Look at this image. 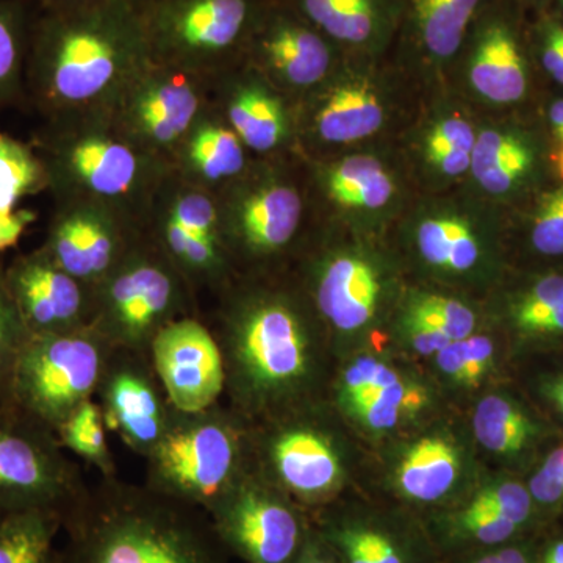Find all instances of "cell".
<instances>
[{"instance_id": "obj_4", "label": "cell", "mask_w": 563, "mask_h": 563, "mask_svg": "<svg viewBox=\"0 0 563 563\" xmlns=\"http://www.w3.org/2000/svg\"><path fill=\"white\" fill-rule=\"evenodd\" d=\"M31 143L46 166L54 202H106L144 225L173 172L172 163L129 140L107 111L44 121Z\"/></svg>"}, {"instance_id": "obj_54", "label": "cell", "mask_w": 563, "mask_h": 563, "mask_svg": "<svg viewBox=\"0 0 563 563\" xmlns=\"http://www.w3.org/2000/svg\"><path fill=\"white\" fill-rule=\"evenodd\" d=\"M296 563H340V561L336 559V555L333 554L331 548H329L325 542H322L320 536H318L313 529L312 539H310L301 558H299Z\"/></svg>"}, {"instance_id": "obj_46", "label": "cell", "mask_w": 563, "mask_h": 563, "mask_svg": "<svg viewBox=\"0 0 563 563\" xmlns=\"http://www.w3.org/2000/svg\"><path fill=\"white\" fill-rule=\"evenodd\" d=\"M501 512L520 528H526L533 514V499L529 488L518 483H496L487 485L473 496Z\"/></svg>"}, {"instance_id": "obj_24", "label": "cell", "mask_w": 563, "mask_h": 563, "mask_svg": "<svg viewBox=\"0 0 563 563\" xmlns=\"http://www.w3.org/2000/svg\"><path fill=\"white\" fill-rule=\"evenodd\" d=\"M250 154L210 102L174 152L173 174L214 195L243 174L250 166Z\"/></svg>"}, {"instance_id": "obj_47", "label": "cell", "mask_w": 563, "mask_h": 563, "mask_svg": "<svg viewBox=\"0 0 563 563\" xmlns=\"http://www.w3.org/2000/svg\"><path fill=\"white\" fill-rule=\"evenodd\" d=\"M533 503L558 506L563 503V446L558 448L544 461L529 484Z\"/></svg>"}, {"instance_id": "obj_58", "label": "cell", "mask_w": 563, "mask_h": 563, "mask_svg": "<svg viewBox=\"0 0 563 563\" xmlns=\"http://www.w3.org/2000/svg\"><path fill=\"white\" fill-rule=\"evenodd\" d=\"M550 391L551 398H553V401L558 404L559 409H561V412L563 413V376L559 377V379L551 385Z\"/></svg>"}, {"instance_id": "obj_19", "label": "cell", "mask_w": 563, "mask_h": 563, "mask_svg": "<svg viewBox=\"0 0 563 563\" xmlns=\"http://www.w3.org/2000/svg\"><path fill=\"white\" fill-rule=\"evenodd\" d=\"M5 279L31 335L90 325L92 288L65 272L43 247L21 252L5 263Z\"/></svg>"}, {"instance_id": "obj_11", "label": "cell", "mask_w": 563, "mask_h": 563, "mask_svg": "<svg viewBox=\"0 0 563 563\" xmlns=\"http://www.w3.org/2000/svg\"><path fill=\"white\" fill-rule=\"evenodd\" d=\"M207 514L229 554L246 563H296L313 536L307 510L254 468Z\"/></svg>"}, {"instance_id": "obj_2", "label": "cell", "mask_w": 563, "mask_h": 563, "mask_svg": "<svg viewBox=\"0 0 563 563\" xmlns=\"http://www.w3.org/2000/svg\"><path fill=\"white\" fill-rule=\"evenodd\" d=\"M209 325L220 343L225 399L251 421L288 412L310 391L317 343L301 295L236 276Z\"/></svg>"}, {"instance_id": "obj_1", "label": "cell", "mask_w": 563, "mask_h": 563, "mask_svg": "<svg viewBox=\"0 0 563 563\" xmlns=\"http://www.w3.org/2000/svg\"><path fill=\"white\" fill-rule=\"evenodd\" d=\"M151 62L139 10L129 0H85L33 18L25 103L43 121L109 110Z\"/></svg>"}, {"instance_id": "obj_21", "label": "cell", "mask_w": 563, "mask_h": 563, "mask_svg": "<svg viewBox=\"0 0 563 563\" xmlns=\"http://www.w3.org/2000/svg\"><path fill=\"white\" fill-rule=\"evenodd\" d=\"M296 106V133L307 143L350 144L368 139L384 122V106L369 80L350 77L340 63Z\"/></svg>"}, {"instance_id": "obj_57", "label": "cell", "mask_w": 563, "mask_h": 563, "mask_svg": "<svg viewBox=\"0 0 563 563\" xmlns=\"http://www.w3.org/2000/svg\"><path fill=\"white\" fill-rule=\"evenodd\" d=\"M512 2L517 3L523 11H536V14L550 10L553 5V0H512Z\"/></svg>"}, {"instance_id": "obj_42", "label": "cell", "mask_w": 563, "mask_h": 563, "mask_svg": "<svg viewBox=\"0 0 563 563\" xmlns=\"http://www.w3.org/2000/svg\"><path fill=\"white\" fill-rule=\"evenodd\" d=\"M409 312L431 322L451 342L468 339L476 328V317H474L473 310L468 309L465 303L459 302L457 299L446 298V296H417L410 302Z\"/></svg>"}, {"instance_id": "obj_9", "label": "cell", "mask_w": 563, "mask_h": 563, "mask_svg": "<svg viewBox=\"0 0 563 563\" xmlns=\"http://www.w3.org/2000/svg\"><path fill=\"white\" fill-rule=\"evenodd\" d=\"M111 351L90 325L31 335L18 355L5 402L57 432L81 404L96 398Z\"/></svg>"}, {"instance_id": "obj_51", "label": "cell", "mask_w": 563, "mask_h": 563, "mask_svg": "<svg viewBox=\"0 0 563 563\" xmlns=\"http://www.w3.org/2000/svg\"><path fill=\"white\" fill-rule=\"evenodd\" d=\"M459 563H533L531 554L520 544L506 543L501 547L474 551L462 558Z\"/></svg>"}, {"instance_id": "obj_31", "label": "cell", "mask_w": 563, "mask_h": 563, "mask_svg": "<svg viewBox=\"0 0 563 563\" xmlns=\"http://www.w3.org/2000/svg\"><path fill=\"white\" fill-rule=\"evenodd\" d=\"M318 180L328 199L343 209L379 210L395 192L390 174L368 155H352L321 168Z\"/></svg>"}, {"instance_id": "obj_61", "label": "cell", "mask_w": 563, "mask_h": 563, "mask_svg": "<svg viewBox=\"0 0 563 563\" xmlns=\"http://www.w3.org/2000/svg\"><path fill=\"white\" fill-rule=\"evenodd\" d=\"M0 517H2V512H0Z\"/></svg>"}, {"instance_id": "obj_43", "label": "cell", "mask_w": 563, "mask_h": 563, "mask_svg": "<svg viewBox=\"0 0 563 563\" xmlns=\"http://www.w3.org/2000/svg\"><path fill=\"white\" fill-rule=\"evenodd\" d=\"M531 57L539 62L544 73L563 85V18L554 10L537 13L536 21L528 24Z\"/></svg>"}, {"instance_id": "obj_36", "label": "cell", "mask_w": 563, "mask_h": 563, "mask_svg": "<svg viewBox=\"0 0 563 563\" xmlns=\"http://www.w3.org/2000/svg\"><path fill=\"white\" fill-rule=\"evenodd\" d=\"M107 424L96 399L81 404L58 428L57 437L65 451L92 466L102 479L118 476L117 461L107 440Z\"/></svg>"}, {"instance_id": "obj_3", "label": "cell", "mask_w": 563, "mask_h": 563, "mask_svg": "<svg viewBox=\"0 0 563 563\" xmlns=\"http://www.w3.org/2000/svg\"><path fill=\"white\" fill-rule=\"evenodd\" d=\"M62 563H229L209 514L120 477L90 485L63 518Z\"/></svg>"}, {"instance_id": "obj_15", "label": "cell", "mask_w": 563, "mask_h": 563, "mask_svg": "<svg viewBox=\"0 0 563 563\" xmlns=\"http://www.w3.org/2000/svg\"><path fill=\"white\" fill-rule=\"evenodd\" d=\"M274 420L268 432H252V468L303 509L324 506L343 483L331 439L302 418Z\"/></svg>"}, {"instance_id": "obj_26", "label": "cell", "mask_w": 563, "mask_h": 563, "mask_svg": "<svg viewBox=\"0 0 563 563\" xmlns=\"http://www.w3.org/2000/svg\"><path fill=\"white\" fill-rule=\"evenodd\" d=\"M313 529L340 563H429L417 537L383 518L333 515Z\"/></svg>"}, {"instance_id": "obj_6", "label": "cell", "mask_w": 563, "mask_h": 563, "mask_svg": "<svg viewBox=\"0 0 563 563\" xmlns=\"http://www.w3.org/2000/svg\"><path fill=\"white\" fill-rule=\"evenodd\" d=\"M199 313V298L150 233L92 288L90 328L111 347L150 354L173 321Z\"/></svg>"}, {"instance_id": "obj_10", "label": "cell", "mask_w": 563, "mask_h": 563, "mask_svg": "<svg viewBox=\"0 0 563 563\" xmlns=\"http://www.w3.org/2000/svg\"><path fill=\"white\" fill-rule=\"evenodd\" d=\"M88 487L57 432L0 402V512L43 509L65 518Z\"/></svg>"}, {"instance_id": "obj_27", "label": "cell", "mask_w": 563, "mask_h": 563, "mask_svg": "<svg viewBox=\"0 0 563 563\" xmlns=\"http://www.w3.org/2000/svg\"><path fill=\"white\" fill-rule=\"evenodd\" d=\"M146 232L179 269L198 298L201 295L217 298L235 279V269L221 243L188 231L155 203Z\"/></svg>"}, {"instance_id": "obj_48", "label": "cell", "mask_w": 563, "mask_h": 563, "mask_svg": "<svg viewBox=\"0 0 563 563\" xmlns=\"http://www.w3.org/2000/svg\"><path fill=\"white\" fill-rule=\"evenodd\" d=\"M465 350V385H477L488 372L495 355L492 340L484 335H470L463 340Z\"/></svg>"}, {"instance_id": "obj_38", "label": "cell", "mask_w": 563, "mask_h": 563, "mask_svg": "<svg viewBox=\"0 0 563 563\" xmlns=\"http://www.w3.org/2000/svg\"><path fill=\"white\" fill-rule=\"evenodd\" d=\"M155 206L188 231L211 242L221 243L213 192L187 184L172 172L155 199Z\"/></svg>"}, {"instance_id": "obj_20", "label": "cell", "mask_w": 563, "mask_h": 563, "mask_svg": "<svg viewBox=\"0 0 563 563\" xmlns=\"http://www.w3.org/2000/svg\"><path fill=\"white\" fill-rule=\"evenodd\" d=\"M211 106L251 154L274 157L298 140L295 102L246 62L214 77Z\"/></svg>"}, {"instance_id": "obj_32", "label": "cell", "mask_w": 563, "mask_h": 563, "mask_svg": "<svg viewBox=\"0 0 563 563\" xmlns=\"http://www.w3.org/2000/svg\"><path fill=\"white\" fill-rule=\"evenodd\" d=\"M35 11L32 0H0V113L25 103V68Z\"/></svg>"}, {"instance_id": "obj_17", "label": "cell", "mask_w": 563, "mask_h": 563, "mask_svg": "<svg viewBox=\"0 0 563 563\" xmlns=\"http://www.w3.org/2000/svg\"><path fill=\"white\" fill-rule=\"evenodd\" d=\"M525 13L512 0H493L463 44L459 57L470 84L488 102L510 106L528 92L532 57Z\"/></svg>"}, {"instance_id": "obj_16", "label": "cell", "mask_w": 563, "mask_h": 563, "mask_svg": "<svg viewBox=\"0 0 563 563\" xmlns=\"http://www.w3.org/2000/svg\"><path fill=\"white\" fill-rule=\"evenodd\" d=\"M107 429L133 454L146 459L174 412L150 354L113 347L96 391Z\"/></svg>"}, {"instance_id": "obj_22", "label": "cell", "mask_w": 563, "mask_h": 563, "mask_svg": "<svg viewBox=\"0 0 563 563\" xmlns=\"http://www.w3.org/2000/svg\"><path fill=\"white\" fill-rule=\"evenodd\" d=\"M380 280L358 255L333 254L309 266V298L322 321L339 332L368 324L376 313Z\"/></svg>"}, {"instance_id": "obj_8", "label": "cell", "mask_w": 563, "mask_h": 563, "mask_svg": "<svg viewBox=\"0 0 563 563\" xmlns=\"http://www.w3.org/2000/svg\"><path fill=\"white\" fill-rule=\"evenodd\" d=\"M262 158L214 192L222 247L236 276H254L282 257L302 228L301 188L287 169Z\"/></svg>"}, {"instance_id": "obj_60", "label": "cell", "mask_w": 563, "mask_h": 563, "mask_svg": "<svg viewBox=\"0 0 563 563\" xmlns=\"http://www.w3.org/2000/svg\"><path fill=\"white\" fill-rule=\"evenodd\" d=\"M129 2L132 3L133 7H135L136 10L141 9V7L144 5V3L150 2V0H129Z\"/></svg>"}, {"instance_id": "obj_50", "label": "cell", "mask_w": 563, "mask_h": 563, "mask_svg": "<svg viewBox=\"0 0 563 563\" xmlns=\"http://www.w3.org/2000/svg\"><path fill=\"white\" fill-rule=\"evenodd\" d=\"M38 213L31 209H16L11 213H0V258L5 252L14 250Z\"/></svg>"}, {"instance_id": "obj_45", "label": "cell", "mask_w": 563, "mask_h": 563, "mask_svg": "<svg viewBox=\"0 0 563 563\" xmlns=\"http://www.w3.org/2000/svg\"><path fill=\"white\" fill-rule=\"evenodd\" d=\"M399 379V374L385 363L372 357H361L344 369L339 383V404L351 401Z\"/></svg>"}, {"instance_id": "obj_56", "label": "cell", "mask_w": 563, "mask_h": 563, "mask_svg": "<svg viewBox=\"0 0 563 563\" xmlns=\"http://www.w3.org/2000/svg\"><path fill=\"white\" fill-rule=\"evenodd\" d=\"M32 2L38 10H58L77 5V3L85 2V0H32Z\"/></svg>"}, {"instance_id": "obj_39", "label": "cell", "mask_w": 563, "mask_h": 563, "mask_svg": "<svg viewBox=\"0 0 563 563\" xmlns=\"http://www.w3.org/2000/svg\"><path fill=\"white\" fill-rule=\"evenodd\" d=\"M422 404L424 393L399 379L340 406L366 428L385 431L395 428L402 420L404 413H413Z\"/></svg>"}, {"instance_id": "obj_55", "label": "cell", "mask_w": 563, "mask_h": 563, "mask_svg": "<svg viewBox=\"0 0 563 563\" xmlns=\"http://www.w3.org/2000/svg\"><path fill=\"white\" fill-rule=\"evenodd\" d=\"M542 563H563V540L548 544L542 555Z\"/></svg>"}, {"instance_id": "obj_29", "label": "cell", "mask_w": 563, "mask_h": 563, "mask_svg": "<svg viewBox=\"0 0 563 563\" xmlns=\"http://www.w3.org/2000/svg\"><path fill=\"white\" fill-rule=\"evenodd\" d=\"M459 455L442 437H428L415 443L402 457L396 487L407 501L433 506L454 490Z\"/></svg>"}, {"instance_id": "obj_59", "label": "cell", "mask_w": 563, "mask_h": 563, "mask_svg": "<svg viewBox=\"0 0 563 563\" xmlns=\"http://www.w3.org/2000/svg\"><path fill=\"white\" fill-rule=\"evenodd\" d=\"M551 10H554L555 13L561 14L563 18V0H553V5H551Z\"/></svg>"}, {"instance_id": "obj_49", "label": "cell", "mask_w": 563, "mask_h": 563, "mask_svg": "<svg viewBox=\"0 0 563 563\" xmlns=\"http://www.w3.org/2000/svg\"><path fill=\"white\" fill-rule=\"evenodd\" d=\"M406 331L407 339L422 355L439 354L444 346L451 343V340L439 328L410 312L407 314Z\"/></svg>"}, {"instance_id": "obj_40", "label": "cell", "mask_w": 563, "mask_h": 563, "mask_svg": "<svg viewBox=\"0 0 563 563\" xmlns=\"http://www.w3.org/2000/svg\"><path fill=\"white\" fill-rule=\"evenodd\" d=\"M476 132L461 117H448L433 124L426 136V162L444 177H459L470 172Z\"/></svg>"}, {"instance_id": "obj_41", "label": "cell", "mask_w": 563, "mask_h": 563, "mask_svg": "<svg viewBox=\"0 0 563 563\" xmlns=\"http://www.w3.org/2000/svg\"><path fill=\"white\" fill-rule=\"evenodd\" d=\"M29 336L31 333L7 285L5 263L0 258V402H5L11 373Z\"/></svg>"}, {"instance_id": "obj_7", "label": "cell", "mask_w": 563, "mask_h": 563, "mask_svg": "<svg viewBox=\"0 0 563 563\" xmlns=\"http://www.w3.org/2000/svg\"><path fill=\"white\" fill-rule=\"evenodd\" d=\"M272 0H150L139 9L151 60L214 77L244 62Z\"/></svg>"}, {"instance_id": "obj_28", "label": "cell", "mask_w": 563, "mask_h": 563, "mask_svg": "<svg viewBox=\"0 0 563 563\" xmlns=\"http://www.w3.org/2000/svg\"><path fill=\"white\" fill-rule=\"evenodd\" d=\"M537 172L539 151L525 132L485 129L476 136L470 173L488 195L504 198L523 190Z\"/></svg>"}, {"instance_id": "obj_14", "label": "cell", "mask_w": 563, "mask_h": 563, "mask_svg": "<svg viewBox=\"0 0 563 563\" xmlns=\"http://www.w3.org/2000/svg\"><path fill=\"white\" fill-rule=\"evenodd\" d=\"M343 52L282 0H272L255 25L244 62L298 102L328 79Z\"/></svg>"}, {"instance_id": "obj_25", "label": "cell", "mask_w": 563, "mask_h": 563, "mask_svg": "<svg viewBox=\"0 0 563 563\" xmlns=\"http://www.w3.org/2000/svg\"><path fill=\"white\" fill-rule=\"evenodd\" d=\"M493 0H402L404 47L409 55L433 66L461 55L474 22Z\"/></svg>"}, {"instance_id": "obj_12", "label": "cell", "mask_w": 563, "mask_h": 563, "mask_svg": "<svg viewBox=\"0 0 563 563\" xmlns=\"http://www.w3.org/2000/svg\"><path fill=\"white\" fill-rule=\"evenodd\" d=\"M213 79L151 60L106 110L141 150L172 163L191 125L210 106Z\"/></svg>"}, {"instance_id": "obj_30", "label": "cell", "mask_w": 563, "mask_h": 563, "mask_svg": "<svg viewBox=\"0 0 563 563\" xmlns=\"http://www.w3.org/2000/svg\"><path fill=\"white\" fill-rule=\"evenodd\" d=\"M415 242L422 261L448 273L472 272L483 257V243L476 228L453 211H433L422 218Z\"/></svg>"}, {"instance_id": "obj_34", "label": "cell", "mask_w": 563, "mask_h": 563, "mask_svg": "<svg viewBox=\"0 0 563 563\" xmlns=\"http://www.w3.org/2000/svg\"><path fill=\"white\" fill-rule=\"evenodd\" d=\"M47 188L46 166L33 144L0 132V213H11L22 199Z\"/></svg>"}, {"instance_id": "obj_44", "label": "cell", "mask_w": 563, "mask_h": 563, "mask_svg": "<svg viewBox=\"0 0 563 563\" xmlns=\"http://www.w3.org/2000/svg\"><path fill=\"white\" fill-rule=\"evenodd\" d=\"M533 250L543 255H563V187L544 196L531 224Z\"/></svg>"}, {"instance_id": "obj_33", "label": "cell", "mask_w": 563, "mask_h": 563, "mask_svg": "<svg viewBox=\"0 0 563 563\" xmlns=\"http://www.w3.org/2000/svg\"><path fill=\"white\" fill-rule=\"evenodd\" d=\"M63 517L54 510L32 509L0 517V563H62L55 539Z\"/></svg>"}, {"instance_id": "obj_23", "label": "cell", "mask_w": 563, "mask_h": 563, "mask_svg": "<svg viewBox=\"0 0 563 563\" xmlns=\"http://www.w3.org/2000/svg\"><path fill=\"white\" fill-rule=\"evenodd\" d=\"M342 52L374 54L401 22L402 0H282Z\"/></svg>"}, {"instance_id": "obj_35", "label": "cell", "mask_w": 563, "mask_h": 563, "mask_svg": "<svg viewBox=\"0 0 563 563\" xmlns=\"http://www.w3.org/2000/svg\"><path fill=\"white\" fill-rule=\"evenodd\" d=\"M477 442L495 454L514 455L523 451L536 435V426L510 399L487 396L473 417Z\"/></svg>"}, {"instance_id": "obj_18", "label": "cell", "mask_w": 563, "mask_h": 563, "mask_svg": "<svg viewBox=\"0 0 563 563\" xmlns=\"http://www.w3.org/2000/svg\"><path fill=\"white\" fill-rule=\"evenodd\" d=\"M150 357L177 412H201L225 398L220 343L201 314L166 325L152 342Z\"/></svg>"}, {"instance_id": "obj_37", "label": "cell", "mask_w": 563, "mask_h": 563, "mask_svg": "<svg viewBox=\"0 0 563 563\" xmlns=\"http://www.w3.org/2000/svg\"><path fill=\"white\" fill-rule=\"evenodd\" d=\"M510 318L525 335H563V274L532 282L510 303Z\"/></svg>"}, {"instance_id": "obj_5", "label": "cell", "mask_w": 563, "mask_h": 563, "mask_svg": "<svg viewBox=\"0 0 563 563\" xmlns=\"http://www.w3.org/2000/svg\"><path fill=\"white\" fill-rule=\"evenodd\" d=\"M144 461L147 487L209 512L252 470L251 422L222 402L201 412L174 410Z\"/></svg>"}, {"instance_id": "obj_53", "label": "cell", "mask_w": 563, "mask_h": 563, "mask_svg": "<svg viewBox=\"0 0 563 563\" xmlns=\"http://www.w3.org/2000/svg\"><path fill=\"white\" fill-rule=\"evenodd\" d=\"M548 121H550L555 143L551 161H553L555 173L563 181V99H559L550 107Z\"/></svg>"}, {"instance_id": "obj_52", "label": "cell", "mask_w": 563, "mask_h": 563, "mask_svg": "<svg viewBox=\"0 0 563 563\" xmlns=\"http://www.w3.org/2000/svg\"><path fill=\"white\" fill-rule=\"evenodd\" d=\"M437 355V363L444 374L454 379L455 383L465 385V350L463 340L451 342Z\"/></svg>"}, {"instance_id": "obj_13", "label": "cell", "mask_w": 563, "mask_h": 563, "mask_svg": "<svg viewBox=\"0 0 563 563\" xmlns=\"http://www.w3.org/2000/svg\"><path fill=\"white\" fill-rule=\"evenodd\" d=\"M146 233V225L117 207L91 199L54 202L41 244L70 276L95 288Z\"/></svg>"}]
</instances>
